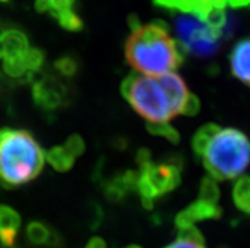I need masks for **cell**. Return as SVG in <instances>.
Returning <instances> with one entry per match:
<instances>
[{"label":"cell","mask_w":250,"mask_h":248,"mask_svg":"<svg viewBox=\"0 0 250 248\" xmlns=\"http://www.w3.org/2000/svg\"><path fill=\"white\" fill-rule=\"evenodd\" d=\"M43 150L31 132L0 128V185L16 189L33 181L42 172Z\"/></svg>","instance_id":"cell-3"},{"label":"cell","mask_w":250,"mask_h":248,"mask_svg":"<svg viewBox=\"0 0 250 248\" xmlns=\"http://www.w3.org/2000/svg\"><path fill=\"white\" fill-rule=\"evenodd\" d=\"M222 215V208L219 204H211L207 201L197 199L194 203L188 205L186 209L178 213L175 217V227L178 230L186 229L189 227H194L197 222L208 219H219Z\"/></svg>","instance_id":"cell-8"},{"label":"cell","mask_w":250,"mask_h":248,"mask_svg":"<svg viewBox=\"0 0 250 248\" xmlns=\"http://www.w3.org/2000/svg\"><path fill=\"white\" fill-rule=\"evenodd\" d=\"M0 44L3 50V60L23 57L29 50L28 36L19 28H5L0 32Z\"/></svg>","instance_id":"cell-10"},{"label":"cell","mask_w":250,"mask_h":248,"mask_svg":"<svg viewBox=\"0 0 250 248\" xmlns=\"http://www.w3.org/2000/svg\"><path fill=\"white\" fill-rule=\"evenodd\" d=\"M198 199L211 204H217L220 199V189L215 179L211 176L203 177L200 184V192H198Z\"/></svg>","instance_id":"cell-18"},{"label":"cell","mask_w":250,"mask_h":248,"mask_svg":"<svg viewBox=\"0 0 250 248\" xmlns=\"http://www.w3.org/2000/svg\"><path fill=\"white\" fill-rule=\"evenodd\" d=\"M158 77L165 88V90H167V93L169 94V96H170V100L173 103L177 115L183 114L186 105H187L190 96H192V93H189L184 80L177 74L171 73L158 76Z\"/></svg>","instance_id":"cell-12"},{"label":"cell","mask_w":250,"mask_h":248,"mask_svg":"<svg viewBox=\"0 0 250 248\" xmlns=\"http://www.w3.org/2000/svg\"><path fill=\"white\" fill-rule=\"evenodd\" d=\"M46 55L44 51L37 47H29L27 54L24 55V63L25 67L28 70V73H37L43 66Z\"/></svg>","instance_id":"cell-23"},{"label":"cell","mask_w":250,"mask_h":248,"mask_svg":"<svg viewBox=\"0 0 250 248\" xmlns=\"http://www.w3.org/2000/svg\"><path fill=\"white\" fill-rule=\"evenodd\" d=\"M54 19H56L61 28H63L65 31L80 32L84 29V22H83V19L80 18V16L76 13L75 9L61 13V14L55 17Z\"/></svg>","instance_id":"cell-20"},{"label":"cell","mask_w":250,"mask_h":248,"mask_svg":"<svg viewBox=\"0 0 250 248\" xmlns=\"http://www.w3.org/2000/svg\"><path fill=\"white\" fill-rule=\"evenodd\" d=\"M126 248H141L140 246H136V245H132V246H127Z\"/></svg>","instance_id":"cell-33"},{"label":"cell","mask_w":250,"mask_h":248,"mask_svg":"<svg viewBox=\"0 0 250 248\" xmlns=\"http://www.w3.org/2000/svg\"><path fill=\"white\" fill-rule=\"evenodd\" d=\"M121 94L147 123H168L177 116L159 77L130 74L121 84Z\"/></svg>","instance_id":"cell-4"},{"label":"cell","mask_w":250,"mask_h":248,"mask_svg":"<svg viewBox=\"0 0 250 248\" xmlns=\"http://www.w3.org/2000/svg\"><path fill=\"white\" fill-rule=\"evenodd\" d=\"M232 200L239 210L250 215V176H243L235 182Z\"/></svg>","instance_id":"cell-17"},{"label":"cell","mask_w":250,"mask_h":248,"mask_svg":"<svg viewBox=\"0 0 250 248\" xmlns=\"http://www.w3.org/2000/svg\"><path fill=\"white\" fill-rule=\"evenodd\" d=\"M25 238L31 245L37 247H59L60 234L48 224L40 220H32L25 227Z\"/></svg>","instance_id":"cell-13"},{"label":"cell","mask_w":250,"mask_h":248,"mask_svg":"<svg viewBox=\"0 0 250 248\" xmlns=\"http://www.w3.org/2000/svg\"><path fill=\"white\" fill-rule=\"evenodd\" d=\"M35 8L38 13L48 12V9H50V0H35Z\"/></svg>","instance_id":"cell-31"},{"label":"cell","mask_w":250,"mask_h":248,"mask_svg":"<svg viewBox=\"0 0 250 248\" xmlns=\"http://www.w3.org/2000/svg\"><path fill=\"white\" fill-rule=\"evenodd\" d=\"M216 3L219 4L220 6L225 8L230 6L234 9H239V8H249L250 6V0H215Z\"/></svg>","instance_id":"cell-28"},{"label":"cell","mask_w":250,"mask_h":248,"mask_svg":"<svg viewBox=\"0 0 250 248\" xmlns=\"http://www.w3.org/2000/svg\"><path fill=\"white\" fill-rule=\"evenodd\" d=\"M63 147L66 148L67 151L76 158L80 157L84 153V151H85V142L83 141V138L79 134H71L66 139Z\"/></svg>","instance_id":"cell-24"},{"label":"cell","mask_w":250,"mask_h":248,"mask_svg":"<svg viewBox=\"0 0 250 248\" xmlns=\"http://www.w3.org/2000/svg\"><path fill=\"white\" fill-rule=\"evenodd\" d=\"M76 0H50V9L48 13L52 18L61 14V13L69 12L75 9Z\"/></svg>","instance_id":"cell-25"},{"label":"cell","mask_w":250,"mask_h":248,"mask_svg":"<svg viewBox=\"0 0 250 248\" xmlns=\"http://www.w3.org/2000/svg\"><path fill=\"white\" fill-rule=\"evenodd\" d=\"M48 164L59 172H66L74 166L75 157L63 146H55L46 153Z\"/></svg>","instance_id":"cell-16"},{"label":"cell","mask_w":250,"mask_h":248,"mask_svg":"<svg viewBox=\"0 0 250 248\" xmlns=\"http://www.w3.org/2000/svg\"><path fill=\"white\" fill-rule=\"evenodd\" d=\"M102 218H103L102 208L97 204L90 205V224L92 227L97 228L102 223Z\"/></svg>","instance_id":"cell-29"},{"label":"cell","mask_w":250,"mask_h":248,"mask_svg":"<svg viewBox=\"0 0 250 248\" xmlns=\"http://www.w3.org/2000/svg\"><path fill=\"white\" fill-rule=\"evenodd\" d=\"M54 66L61 76L66 77V79H71L79 73L80 62L76 57L71 56V55H65L55 61Z\"/></svg>","instance_id":"cell-19"},{"label":"cell","mask_w":250,"mask_h":248,"mask_svg":"<svg viewBox=\"0 0 250 248\" xmlns=\"http://www.w3.org/2000/svg\"><path fill=\"white\" fill-rule=\"evenodd\" d=\"M3 69L6 76L16 80H21L28 74V70L24 63V56L12 58V60H4Z\"/></svg>","instance_id":"cell-22"},{"label":"cell","mask_w":250,"mask_h":248,"mask_svg":"<svg viewBox=\"0 0 250 248\" xmlns=\"http://www.w3.org/2000/svg\"><path fill=\"white\" fill-rule=\"evenodd\" d=\"M154 5L170 14H188L198 18L228 38L229 14L215 0H152Z\"/></svg>","instance_id":"cell-7"},{"label":"cell","mask_w":250,"mask_h":248,"mask_svg":"<svg viewBox=\"0 0 250 248\" xmlns=\"http://www.w3.org/2000/svg\"><path fill=\"white\" fill-rule=\"evenodd\" d=\"M21 215L8 205H0V245L13 248L17 242Z\"/></svg>","instance_id":"cell-14"},{"label":"cell","mask_w":250,"mask_h":248,"mask_svg":"<svg viewBox=\"0 0 250 248\" xmlns=\"http://www.w3.org/2000/svg\"><path fill=\"white\" fill-rule=\"evenodd\" d=\"M175 33L178 43L186 54L198 58H211L219 52L224 35L211 28L198 18L188 14H175Z\"/></svg>","instance_id":"cell-6"},{"label":"cell","mask_w":250,"mask_h":248,"mask_svg":"<svg viewBox=\"0 0 250 248\" xmlns=\"http://www.w3.org/2000/svg\"><path fill=\"white\" fill-rule=\"evenodd\" d=\"M192 150L216 181L235 179L250 166V139L239 129L205 124L194 133Z\"/></svg>","instance_id":"cell-1"},{"label":"cell","mask_w":250,"mask_h":248,"mask_svg":"<svg viewBox=\"0 0 250 248\" xmlns=\"http://www.w3.org/2000/svg\"><path fill=\"white\" fill-rule=\"evenodd\" d=\"M137 180H139V171L127 170L124 172H118L113 175L109 180L101 184L105 198L109 201L118 203L126 199L130 192L137 191Z\"/></svg>","instance_id":"cell-9"},{"label":"cell","mask_w":250,"mask_h":248,"mask_svg":"<svg viewBox=\"0 0 250 248\" xmlns=\"http://www.w3.org/2000/svg\"><path fill=\"white\" fill-rule=\"evenodd\" d=\"M16 85V81L8 79L5 74L0 73V100L9 97L10 93L14 90Z\"/></svg>","instance_id":"cell-26"},{"label":"cell","mask_w":250,"mask_h":248,"mask_svg":"<svg viewBox=\"0 0 250 248\" xmlns=\"http://www.w3.org/2000/svg\"><path fill=\"white\" fill-rule=\"evenodd\" d=\"M137 191L146 209H152L154 203L165 194L173 191L182 182V162L177 160L139 164Z\"/></svg>","instance_id":"cell-5"},{"label":"cell","mask_w":250,"mask_h":248,"mask_svg":"<svg viewBox=\"0 0 250 248\" xmlns=\"http://www.w3.org/2000/svg\"><path fill=\"white\" fill-rule=\"evenodd\" d=\"M10 1H12V0H0V3L1 4H8L10 3Z\"/></svg>","instance_id":"cell-32"},{"label":"cell","mask_w":250,"mask_h":248,"mask_svg":"<svg viewBox=\"0 0 250 248\" xmlns=\"http://www.w3.org/2000/svg\"><path fill=\"white\" fill-rule=\"evenodd\" d=\"M165 248H206L202 233L196 227H189L178 232V238Z\"/></svg>","instance_id":"cell-15"},{"label":"cell","mask_w":250,"mask_h":248,"mask_svg":"<svg viewBox=\"0 0 250 248\" xmlns=\"http://www.w3.org/2000/svg\"><path fill=\"white\" fill-rule=\"evenodd\" d=\"M229 60L232 76L250 88V38L235 44Z\"/></svg>","instance_id":"cell-11"},{"label":"cell","mask_w":250,"mask_h":248,"mask_svg":"<svg viewBox=\"0 0 250 248\" xmlns=\"http://www.w3.org/2000/svg\"><path fill=\"white\" fill-rule=\"evenodd\" d=\"M201 109V103H200V99L196 96L194 94H192L190 96L189 101L187 103L186 105V109H184V113L183 115H196Z\"/></svg>","instance_id":"cell-27"},{"label":"cell","mask_w":250,"mask_h":248,"mask_svg":"<svg viewBox=\"0 0 250 248\" xmlns=\"http://www.w3.org/2000/svg\"><path fill=\"white\" fill-rule=\"evenodd\" d=\"M184 55L181 44L169 35V25L160 19L132 29L125 44L128 65L147 76H162L179 69Z\"/></svg>","instance_id":"cell-2"},{"label":"cell","mask_w":250,"mask_h":248,"mask_svg":"<svg viewBox=\"0 0 250 248\" xmlns=\"http://www.w3.org/2000/svg\"><path fill=\"white\" fill-rule=\"evenodd\" d=\"M85 248H107V245L101 237H93L85 246Z\"/></svg>","instance_id":"cell-30"},{"label":"cell","mask_w":250,"mask_h":248,"mask_svg":"<svg viewBox=\"0 0 250 248\" xmlns=\"http://www.w3.org/2000/svg\"><path fill=\"white\" fill-rule=\"evenodd\" d=\"M146 128L151 134L163 137V138L168 139L169 142L174 143V145H177L179 139H181L177 129L173 128L169 123H147Z\"/></svg>","instance_id":"cell-21"}]
</instances>
